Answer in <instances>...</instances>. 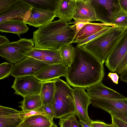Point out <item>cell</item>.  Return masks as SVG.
Returning <instances> with one entry per match:
<instances>
[{"label":"cell","mask_w":127,"mask_h":127,"mask_svg":"<svg viewBox=\"0 0 127 127\" xmlns=\"http://www.w3.org/2000/svg\"><path fill=\"white\" fill-rule=\"evenodd\" d=\"M86 89L87 93L91 98L116 99L126 97L119 93L105 86L102 81L94 84Z\"/></svg>","instance_id":"cell-17"},{"label":"cell","mask_w":127,"mask_h":127,"mask_svg":"<svg viewBox=\"0 0 127 127\" xmlns=\"http://www.w3.org/2000/svg\"><path fill=\"white\" fill-rule=\"evenodd\" d=\"M105 126L106 127H118L113 123L112 122L111 124L108 125L105 124Z\"/></svg>","instance_id":"cell-43"},{"label":"cell","mask_w":127,"mask_h":127,"mask_svg":"<svg viewBox=\"0 0 127 127\" xmlns=\"http://www.w3.org/2000/svg\"><path fill=\"white\" fill-rule=\"evenodd\" d=\"M42 82L34 76L15 78L11 87L14 94L23 97L27 95L39 94Z\"/></svg>","instance_id":"cell-8"},{"label":"cell","mask_w":127,"mask_h":127,"mask_svg":"<svg viewBox=\"0 0 127 127\" xmlns=\"http://www.w3.org/2000/svg\"><path fill=\"white\" fill-rule=\"evenodd\" d=\"M56 17L55 11L32 7L26 24L38 28L52 22Z\"/></svg>","instance_id":"cell-14"},{"label":"cell","mask_w":127,"mask_h":127,"mask_svg":"<svg viewBox=\"0 0 127 127\" xmlns=\"http://www.w3.org/2000/svg\"><path fill=\"white\" fill-rule=\"evenodd\" d=\"M119 75L121 81L127 83V68Z\"/></svg>","instance_id":"cell-39"},{"label":"cell","mask_w":127,"mask_h":127,"mask_svg":"<svg viewBox=\"0 0 127 127\" xmlns=\"http://www.w3.org/2000/svg\"><path fill=\"white\" fill-rule=\"evenodd\" d=\"M108 76L114 83L116 84H118L119 77L116 73L109 72Z\"/></svg>","instance_id":"cell-35"},{"label":"cell","mask_w":127,"mask_h":127,"mask_svg":"<svg viewBox=\"0 0 127 127\" xmlns=\"http://www.w3.org/2000/svg\"><path fill=\"white\" fill-rule=\"evenodd\" d=\"M42 107L47 117L52 122H53V119L56 116V113L53 105L51 104L43 105Z\"/></svg>","instance_id":"cell-32"},{"label":"cell","mask_w":127,"mask_h":127,"mask_svg":"<svg viewBox=\"0 0 127 127\" xmlns=\"http://www.w3.org/2000/svg\"><path fill=\"white\" fill-rule=\"evenodd\" d=\"M119 2L121 9L127 12V0H119Z\"/></svg>","instance_id":"cell-38"},{"label":"cell","mask_w":127,"mask_h":127,"mask_svg":"<svg viewBox=\"0 0 127 127\" xmlns=\"http://www.w3.org/2000/svg\"><path fill=\"white\" fill-rule=\"evenodd\" d=\"M97 21L104 26H110L114 18L121 9L119 0H92Z\"/></svg>","instance_id":"cell-7"},{"label":"cell","mask_w":127,"mask_h":127,"mask_svg":"<svg viewBox=\"0 0 127 127\" xmlns=\"http://www.w3.org/2000/svg\"><path fill=\"white\" fill-rule=\"evenodd\" d=\"M107 26L103 24L88 23L85 25L79 31L71 43H78L99 31Z\"/></svg>","instance_id":"cell-21"},{"label":"cell","mask_w":127,"mask_h":127,"mask_svg":"<svg viewBox=\"0 0 127 127\" xmlns=\"http://www.w3.org/2000/svg\"><path fill=\"white\" fill-rule=\"evenodd\" d=\"M27 56L32 57L49 64L62 63V59L58 50L43 49L34 47L29 52Z\"/></svg>","instance_id":"cell-16"},{"label":"cell","mask_w":127,"mask_h":127,"mask_svg":"<svg viewBox=\"0 0 127 127\" xmlns=\"http://www.w3.org/2000/svg\"><path fill=\"white\" fill-rule=\"evenodd\" d=\"M20 0H0V13L7 10Z\"/></svg>","instance_id":"cell-33"},{"label":"cell","mask_w":127,"mask_h":127,"mask_svg":"<svg viewBox=\"0 0 127 127\" xmlns=\"http://www.w3.org/2000/svg\"><path fill=\"white\" fill-rule=\"evenodd\" d=\"M10 42L5 35H0V47Z\"/></svg>","instance_id":"cell-40"},{"label":"cell","mask_w":127,"mask_h":127,"mask_svg":"<svg viewBox=\"0 0 127 127\" xmlns=\"http://www.w3.org/2000/svg\"><path fill=\"white\" fill-rule=\"evenodd\" d=\"M85 89L79 87L73 89L75 114L79 120L90 123L92 120L88 116V109L91 104V98Z\"/></svg>","instance_id":"cell-11"},{"label":"cell","mask_w":127,"mask_h":127,"mask_svg":"<svg viewBox=\"0 0 127 127\" xmlns=\"http://www.w3.org/2000/svg\"><path fill=\"white\" fill-rule=\"evenodd\" d=\"M23 97V99L19 102L21 105L18 106L22 111L34 109L42 105L40 94L27 95Z\"/></svg>","instance_id":"cell-24"},{"label":"cell","mask_w":127,"mask_h":127,"mask_svg":"<svg viewBox=\"0 0 127 127\" xmlns=\"http://www.w3.org/2000/svg\"><path fill=\"white\" fill-rule=\"evenodd\" d=\"M75 113L60 119L59 124L60 127H80L76 117Z\"/></svg>","instance_id":"cell-28"},{"label":"cell","mask_w":127,"mask_h":127,"mask_svg":"<svg viewBox=\"0 0 127 127\" xmlns=\"http://www.w3.org/2000/svg\"><path fill=\"white\" fill-rule=\"evenodd\" d=\"M48 65L32 57L27 56L21 61L14 64L10 75L15 78L34 76Z\"/></svg>","instance_id":"cell-9"},{"label":"cell","mask_w":127,"mask_h":127,"mask_svg":"<svg viewBox=\"0 0 127 127\" xmlns=\"http://www.w3.org/2000/svg\"><path fill=\"white\" fill-rule=\"evenodd\" d=\"M111 27L106 26L105 28L97 32L87 38L79 42L78 43L77 45L83 46L88 42L96 38L103 34L111 28Z\"/></svg>","instance_id":"cell-31"},{"label":"cell","mask_w":127,"mask_h":127,"mask_svg":"<svg viewBox=\"0 0 127 127\" xmlns=\"http://www.w3.org/2000/svg\"><path fill=\"white\" fill-rule=\"evenodd\" d=\"M14 67L12 63L4 62L0 64V79L8 77L12 72Z\"/></svg>","instance_id":"cell-29"},{"label":"cell","mask_w":127,"mask_h":127,"mask_svg":"<svg viewBox=\"0 0 127 127\" xmlns=\"http://www.w3.org/2000/svg\"><path fill=\"white\" fill-rule=\"evenodd\" d=\"M127 68V65L126 66L123 67V68L121 69V70H119V71H117L116 72H117L118 74H121L123 72L124 70H125V69Z\"/></svg>","instance_id":"cell-42"},{"label":"cell","mask_w":127,"mask_h":127,"mask_svg":"<svg viewBox=\"0 0 127 127\" xmlns=\"http://www.w3.org/2000/svg\"><path fill=\"white\" fill-rule=\"evenodd\" d=\"M18 127H20V126H18Z\"/></svg>","instance_id":"cell-45"},{"label":"cell","mask_w":127,"mask_h":127,"mask_svg":"<svg viewBox=\"0 0 127 127\" xmlns=\"http://www.w3.org/2000/svg\"><path fill=\"white\" fill-rule=\"evenodd\" d=\"M20 114V116L24 120L28 117L36 115H41L47 117L42 106L34 109L22 110Z\"/></svg>","instance_id":"cell-30"},{"label":"cell","mask_w":127,"mask_h":127,"mask_svg":"<svg viewBox=\"0 0 127 127\" xmlns=\"http://www.w3.org/2000/svg\"><path fill=\"white\" fill-rule=\"evenodd\" d=\"M79 122L82 127H92L90 123L84 122L79 120Z\"/></svg>","instance_id":"cell-41"},{"label":"cell","mask_w":127,"mask_h":127,"mask_svg":"<svg viewBox=\"0 0 127 127\" xmlns=\"http://www.w3.org/2000/svg\"><path fill=\"white\" fill-rule=\"evenodd\" d=\"M68 68L62 63L49 64L34 76L42 82L52 80L62 76L66 78Z\"/></svg>","instance_id":"cell-13"},{"label":"cell","mask_w":127,"mask_h":127,"mask_svg":"<svg viewBox=\"0 0 127 127\" xmlns=\"http://www.w3.org/2000/svg\"><path fill=\"white\" fill-rule=\"evenodd\" d=\"M32 7L24 1H20L0 13V23L6 20L20 19L26 21L29 18Z\"/></svg>","instance_id":"cell-12"},{"label":"cell","mask_w":127,"mask_h":127,"mask_svg":"<svg viewBox=\"0 0 127 127\" xmlns=\"http://www.w3.org/2000/svg\"><path fill=\"white\" fill-rule=\"evenodd\" d=\"M53 123L47 116L41 115L28 117L20 126L22 127H51Z\"/></svg>","instance_id":"cell-22"},{"label":"cell","mask_w":127,"mask_h":127,"mask_svg":"<svg viewBox=\"0 0 127 127\" xmlns=\"http://www.w3.org/2000/svg\"><path fill=\"white\" fill-rule=\"evenodd\" d=\"M75 0H56L55 12L59 19L69 23L75 13Z\"/></svg>","instance_id":"cell-19"},{"label":"cell","mask_w":127,"mask_h":127,"mask_svg":"<svg viewBox=\"0 0 127 127\" xmlns=\"http://www.w3.org/2000/svg\"><path fill=\"white\" fill-rule=\"evenodd\" d=\"M55 90L54 80L42 82L40 95L42 105L52 104L54 98Z\"/></svg>","instance_id":"cell-23"},{"label":"cell","mask_w":127,"mask_h":127,"mask_svg":"<svg viewBox=\"0 0 127 127\" xmlns=\"http://www.w3.org/2000/svg\"><path fill=\"white\" fill-rule=\"evenodd\" d=\"M32 7L55 11L56 0H23Z\"/></svg>","instance_id":"cell-26"},{"label":"cell","mask_w":127,"mask_h":127,"mask_svg":"<svg viewBox=\"0 0 127 127\" xmlns=\"http://www.w3.org/2000/svg\"><path fill=\"white\" fill-rule=\"evenodd\" d=\"M54 80L55 90L52 104L55 110V119L63 118L75 113L73 89L60 78Z\"/></svg>","instance_id":"cell-4"},{"label":"cell","mask_w":127,"mask_h":127,"mask_svg":"<svg viewBox=\"0 0 127 127\" xmlns=\"http://www.w3.org/2000/svg\"><path fill=\"white\" fill-rule=\"evenodd\" d=\"M127 65V52L124 58L119 65L115 72H116L119 71Z\"/></svg>","instance_id":"cell-37"},{"label":"cell","mask_w":127,"mask_h":127,"mask_svg":"<svg viewBox=\"0 0 127 127\" xmlns=\"http://www.w3.org/2000/svg\"><path fill=\"white\" fill-rule=\"evenodd\" d=\"M92 106L104 110L111 115L127 123V97L121 98H91Z\"/></svg>","instance_id":"cell-6"},{"label":"cell","mask_w":127,"mask_h":127,"mask_svg":"<svg viewBox=\"0 0 127 127\" xmlns=\"http://www.w3.org/2000/svg\"><path fill=\"white\" fill-rule=\"evenodd\" d=\"M105 73L103 64L82 46L75 47L73 59L65 78L69 85L86 89L102 81Z\"/></svg>","instance_id":"cell-1"},{"label":"cell","mask_w":127,"mask_h":127,"mask_svg":"<svg viewBox=\"0 0 127 127\" xmlns=\"http://www.w3.org/2000/svg\"><path fill=\"white\" fill-rule=\"evenodd\" d=\"M21 111L0 106V127H18L24 120L20 116Z\"/></svg>","instance_id":"cell-18"},{"label":"cell","mask_w":127,"mask_h":127,"mask_svg":"<svg viewBox=\"0 0 127 127\" xmlns=\"http://www.w3.org/2000/svg\"><path fill=\"white\" fill-rule=\"evenodd\" d=\"M75 34L67 22L60 19L52 21L33 32L34 47L58 50L62 46L71 44Z\"/></svg>","instance_id":"cell-2"},{"label":"cell","mask_w":127,"mask_h":127,"mask_svg":"<svg viewBox=\"0 0 127 127\" xmlns=\"http://www.w3.org/2000/svg\"><path fill=\"white\" fill-rule=\"evenodd\" d=\"M110 26L127 29V12L121 9L114 18Z\"/></svg>","instance_id":"cell-27"},{"label":"cell","mask_w":127,"mask_h":127,"mask_svg":"<svg viewBox=\"0 0 127 127\" xmlns=\"http://www.w3.org/2000/svg\"><path fill=\"white\" fill-rule=\"evenodd\" d=\"M75 47L69 44L62 46L58 50L61 57L62 63L69 67L72 61L74 53Z\"/></svg>","instance_id":"cell-25"},{"label":"cell","mask_w":127,"mask_h":127,"mask_svg":"<svg viewBox=\"0 0 127 127\" xmlns=\"http://www.w3.org/2000/svg\"><path fill=\"white\" fill-rule=\"evenodd\" d=\"M111 116L112 122L118 127H127V123L113 116Z\"/></svg>","instance_id":"cell-34"},{"label":"cell","mask_w":127,"mask_h":127,"mask_svg":"<svg viewBox=\"0 0 127 127\" xmlns=\"http://www.w3.org/2000/svg\"><path fill=\"white\" fill-rule=\"evenodd\" d=\"M51 127H58L56 124H55L53 123L52 124Z\"/></svg>","instance_id":"cell-44"},{"label":"cell","mask_w":127,"mask_h":127,"mask_svg":"<svg viewBox=\"0 0 127 127\" xmlns=\"http://www.w3.org/2000/svg\"><path fill=\"white\" fill-rule=\"evenodd\" d=\"M127 29L112 26L107 32L82 46L104 64Z\"/></svg>","instance_id":"cell-3"},{"label":"cell","mask_w":127,"mask_h":127,"mask_svg":"<svg viewBox=\"0 0 127 127\" xmlns=\"http://www.w3.org/2000/svg\"><path fill=\"white\" fill-rule=\"evenodd\" d=\"M74 20H82L88 23L97 21L92 0H75Z\"/></svg>","instance_id":"cell-15"},{"label":"cell","mask_w":127,"mask_h":127,"mask_svg":"<svg viewBox=\"0 0 127 127\" xmlns=\"http://www.w3.org/2000/svg\"><path fill=\"white\" fill-rule=\"evenodd\" d=\"M127 52V29L122 34L108 56L105 65L112 72H115Z\"/></svg>","instance_id":"cell-10"},{"label":"cell","mask_w":127,"mask_h":127,"mask_svg":"<svg viewBox=\"0 0 127 127\" xmlns=\"http://www.w3.org/2000/svg\"><path fill=\"white\" fill-rule=\"evenodd\" d=\"M29 30L25 22L20 19L7 20L0 23V31L1 32L12 33L20 36Z\"/></svg>","instance_id":"cell-20"},{"label":"cell","mask_w":127,"mask_h":127,"mask_svg":"<svg viewBox=\"0 0 127 127\" xmlns=\"http://www.w3.org/2000/svg\"><path fill=\"white\" fill-rule=\"evenodd\" d=\"M90 123L92 127H106V124L99 121L92 120Z\"/></svg>","instance_id":"cell-36"},{"label":"cell","mask_w":127,"mask_h":127,"mask_svg":"<svg viewBox=\"0 0 127 127\" xmlns=\"http://www.w3.org/2000/svg\"><path fill=\"white\" fill-rule=\"evenodd\" d=\"M34 46L32 39L21 38L0 47V56L11 63H17L27 56Z\"/></svg>","instance_id":"cell-5"}]
</instances>
